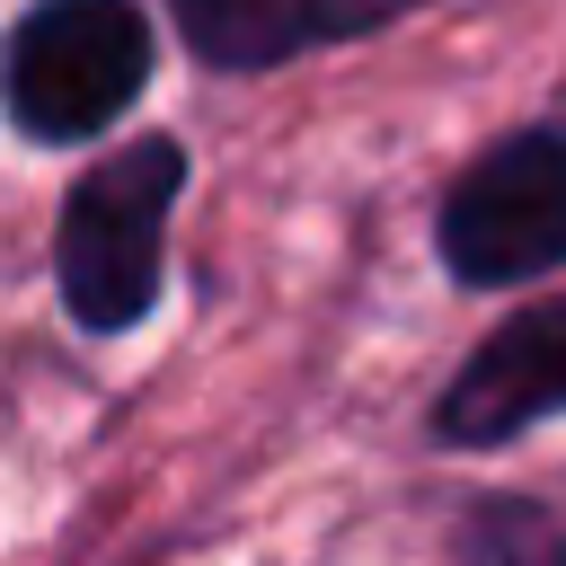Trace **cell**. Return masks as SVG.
<instances>
[{
	"instance_id": "5b68a950",
	"label": "cell",
	"mask_w": 566,
	"mask_h": 566,
	"mask_svg": "<svg viewBox=\"0 0 566 566\" xmlns=\"http://www.w3.org/2000/svg\"><path fill=\"white\" fill-rule=\"evenodd\" d=\"M186 44L221 71H265V62H292L310 44H345L363 27H389L424 0H168Z\"/></svg>"
},
{
	"instance_id": "6da1fadb",
	"label": "cell",
	"mask_w": 566,
	"mask_h": 566,
	"mask_svg": "<svg viewBox=\"0 0 566 566\" xmlns=\"http://www.w3.org/2000/svg\"><path fill=\"white\" fill-rule=\"evenodd\" d=\"M177 186H186V150L177 142H124L115 159H97L71 186L62 239H53V274H62V310L80 327L115 336L159 301V248H168Z\"/></svg>"
},
{
	"instance_id": "3957f363",
	"label": "cell",
	"mask_w": 566,
	"mask_h": 566,
	"mask_svg": "<svg viewBox=\"0 0 566 566\" xmlns=\"http://www.w3.org/2000/svg\"><path fill=\"white\" fill-rule=\"evenodd\" d=\"M442 256L460 283H531L566 265V133L531 124L495 142L442 203Z\"/></svg>"
},
{
	"instance_id": "7a4b0ae2",
	"label": "cell",
	"mask_w": 566,
	"mask_h": 566,
	"mask_svg": "<svg viewBox=\"0 0 566 566\" xmlns=\"http://www.w3.org/2000/svg\"><path fill=\"white\" fill-rule=\"evenodd\" d=\"M142 80H150V27L133 0H35L0 53V97L35 142L106 133L142 97Z\"/></svg>"
},
{
	"instance_id": "277c9868",
	"label": "cell",
	"mask_w": 566,
	"mask_h": 566,
	"mask_svg": "<svg viewBox=\"0 0 566 566\" xmlns=\"http://www.w3.org/2000/svg\"><path fill=\"white\" fill-rule=\"evenodd\" d=\"M539 416H566V301H539L522 318H504L460 380L442 389V442H504Z\"/></svg>"
},
{
	"instance_id": "8992f818",
	"label": "cell",
	"mask_w": 566,
	"mask_h": 566,
	"mask_svg": "<svg viewBox=\"0 0 566 566\" xmlns=\"http://www.w3.org/2000/svg\"><path fill=\"white\" fill-rule=\"evenodd\" d=\"M460 566H566V531L539 504H486L460 539Z\"/></svg>"
}]
</instances>
